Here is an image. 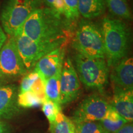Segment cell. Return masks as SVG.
Wrapping results in <instances>:
<instances>
[{
  "mask_svg": "<svg viewBox=\"0 0 133 133\" xmlns=\"http://www.w3.org/2000/svg\"><path fill=\"white\" fill-rule=\"evenodd\" d=\"M66 21L50 8H39L31 13L15 35H22L37 41L66 38Z\"/></svg>",
  "mask_w": 133,
  "mask_h": 133,
  "instance_id": "1",
  "label": "cell"
},
{
  "mask_svg": "<svg viewBox=\"0 0 133 133\" xmlns=\"http://www.w3.org/2000/svg\"><path fill=\"white\" fill-rule=\"evenodd\" d=\"M105 60L109 67H113L127 57L131 44V33L126 23L118 19L106 17L103 19Z\"/></svg>",
  "mask_w": 133,
  "mask_h": 133,
  "instance_id": "2",
  "label": "cell"
},
{
  "mask_svg": "<svg viewBox=\"0 0 133 133\" xmlns=\"http://www.w3.org/2000/svg\"><path fill=\"white\" fill-rule=\"evenodd\" d=\"M72 46L76 53L86 57L105 59L102 26L90 20L83 19L79 23Z\"/></svg>",
  "mask_w": 133,
  "mask_h": 133,
  "instance_id": "3",
  "label": "cell"
},
{
  "mask_svg": "<svg viewBox=\"0 0 133 133\" xmlns=\"http://www.w3.org/2000/svg\"><path fill=\"white\" fill-rule=\"evenodd\" d=\"M74 59L79 81L88 89L103 92L109 83L110 75L106 60L86 57L78 53Z\"/></svg>",
  "mask_w": 133,
  "mask_h": 133,
  "instance_id": "4",
  "label": "cell"
},
{
  "mask_svg": "<svg viewBox=\"0 0 133 133\" xmlns=\"http://www.w3.org/2000/svg\"><path fill=\"white\" fill-rule=\"evenodd\" d=\"M42 0H6L0 13L3 30L14 36L33 11L40 8Z\"/></svg>",
  "mask_w": 133,
  "mask_h": 133,
  "instance_id": "5",
  "label": "cell"
},
{
  "mask_svg": "<svg viewBox=\"0 0 133 133\" xmlns=\"http://www.w3.org/2000/svg\"><path fill=\"white\" fill-rule=\"evenodd\" d=\"M14 36L18 52L28 71L35 67L36 62L53 50L64 45L66 38L49 41H37L22 35Z\"/></svg>",
  "mask_w": 133,
  "mask_h": 133,
  "instance_id": "6",
  "label": "cell"
},
{
  "mask_svg": "<svg viewBox=\"0 0 133 133\" xmlns=\"http://www.w3.org/2000/svg\"><path fill=\"white\" fill-rule=\"evenodd\" d=\"M27 72L18 52L14 36H10L0 49V81L13 80Z\"/></svg>",
  "mask_w": 133,
  "mask_h": 133,
  "instance_id": "7",
  "label": "cell"
},
{
  "mask_svg": "<svg viewBox=\"0 0 133 133\" xmlns=\"http://www.w3.org/2000/svg\"><path fill=\"white\" fill-rule=\"evenodd\" d=\"M110 104L97 94H92L86 97L75 111L74 123L84 121H99L103 119Z\"/></svg>",
  "mask_w": 133,
  "mask_h": 133,
  "instance_id": "8",
  "label": "cell"
},
{
  "mask_svg": "<svg viewBox=\"0 0 133 133\" xmlns=\"http://www.w3.org/2000/svg\"><path fill=\"white\" fill-rule=\"evenodd\" d=\"M81 94L80 81L75 68L69 57L64 60L60 78L61 106L74 102Z\"/></svg>",
  "mask_w": 133,
  "mask_h": 133,
  "instance_id": "9",
  "label": "cell"
},
{
  "mask_svg": "<svg viewBox=\"0 0 133 133\" xmlns=\"http://www.w3.org/2000/svg\"><path fill=\"white\" fill-rule=\"evenodd\" d=\"M65 57V49L62 46L53 50L36 62L34 71L46 81L62 69Z\"/></svg>",
  "mask_w": 133,
  "mask_h": 133,
  "instance_id": "10",
  "label": "cell"
},
{
  "mask_svg": "<svg viewBox=\"0 0 133 133\" xmlns=\"http://www.w3.org/2000/svg\"><path fill=\"white\" fill-rule=\"evenodd\" d=\"M19 89L15 84L0 86V119H11L20 112Z\"/></svg>",
  "mask_w": 133,
  "mask_h": 133,
  "instance_id": "11",
  "label": "cell"
},
{
  "mask_svg": "<svg viewBox=\"0 0 133 133\" xmlns=\"http://www.w3.org/2000/svg\"><path fill=\"white\" fill-rule=\"evenodd\" d=\"M109 77L114 87L133 90V59L126 57L113 66Z\"/></svg>",
  "mask_w": 133,
  "mask_h": 133,
  "instance_id": "12",
  "label": "cell"
},
{
  "mask_svg": "<svg viewBox=\"0 0 133 133\" xmlns=\"http://www.w3.org/2000/svg\"><path fill=\"white\" fill-rule=\"evenodd\" d=\"M111 107L127 121L133 120V90L114 87Z\"/></svg>",
  "mask_w": 133,
  "mask_h": 133,
  "instance_id": "13",
  "label": "cell"
},
{
  "mask_svg": "<svg viewBox=\"0 0 133 133\" xmlns=\"http://www.w3.org/2000/svg\"><path fill=\"white\" fill-rule=\"evenodd\" d=\"M105 8V0H78L79 14L88 20L102 15Z\"/></svg>",
  "mask_w": 133,
  "mask_h": 133,
  "instance_id": "14",
  "label": "cell"
},
{
  "mask_svg": "<svg viewBox=\"0 0 133 133\" xmlns=\"http://www.w3.org/2000/svg\"><path fill=\"white\" fill-rule=\"evenodd\" d=\"M99 122L106 132L115 133L128 121L121 117L111 107L103 119Z\"/></svg>",
  "mask_w": 133,
  "mask_h": 133,
  "instance_id": "15",
  "label": "cell"
},
{
  "mask_svg": "<svg viewBox=\"0 0 133 133\" xmlns=\"http://www.w3.org/2000/svg\"><path fill=\"white\" fill-rule=\"evenodd\" d=\"M105 6L113 16L120 20L132 19L127 0H105Z\"/></svg>",
  "mask_w": 133,
  "mask_h": 133,
  "instance_id": "16",
  "label": "cell"
},
{
  "mask_svg": "<svg viewBox=\"0 0 133 133\" xmlns=\"http://www.w3.org/2000/svg\"><path fill=\"white\" fill-rule=\"evenodd\" d=\"M51 133H75V126L72 119L61 112L57 114L54 122L49 123Z\"/></svg>",
  "mask_w": 133,
  "mask_h": 133,
  "instance_id": "17",
  "label": "cell"
},
{
  "mask_svg": "<svg viewBox=\"0 0 133 133\" xmlns=\"http://www.w3.org/2000/svg\"><path fill=\"white\" fill-rule=\"evenodd\" d=\"M61 71L62 69L45 81V94L47 99L60 105H61L60 102V78Z\"/></svg>",
  "mask_w": 133,
  "mask_h": 133,
  "instance_id": "18",
  "label": "cell"
},
{
  "mask_svg": "<svg viewBox=\"0 0 133 133\" xmlns=\"http://www.w3.org/2000/svg\"><path fill=\"white\" fill-rule=\"evenodd\" d=\"M17 102L19 107L23 108L35 107L43 104L39 97L31 91L19 93Z\"/></svg>",
  "mask_w": 133,
  "mask_h": 133,
  "instance_id": "19",
  "label": "cell"
},
{
  "mask_svg": "<svg viewBox=\"0 0 133 133\" xmlns=\"http://www.w3.org/2000/svg\"><path fill=\"white\" fill-rule=\"evenodd\" d=\"M75 133H107L99 121H84L74 123Z\"/></svg>",
  "mask_w": 133,
  "mask_h": 133,
  "instance_id": "20",
  "label": "cell"
},
{
  "mask_svg": "<svg viewBox=\"0 0 133 133\" xmlns=\"http://www.w3.org/2000/svg\"><path fill=\"white\" fill-rule=\"evenodd\" d=\"M47 8L54 11L58 14L64 17L68 21H72L71 14L63 0H42Z\"/></svg>",
  "mask_w": 133,
  "mask_h": 133,
  "instance_id": "21",
  "label": "cell"
},
{
  "mask_svg": "<svg viewBox=\"0 0 133 133\" xmlns=\"http://www.w3.org/2000/svg\"><path fill=\"white\" fill-rule=\"evenodd\" d=\"M42 110L47 118L49 123L54 122L57 114L62 111V107L60 105H57L52 101L47 99L43 103Z\"/></svg>",
  "mask_w": 133,
  "mask_h": 133,
  "instance_id": "22",
  "label": "cell"
},
{
  "mask_svg": "<svg viewBox=\"0 0 133 133\" xmlns=\"http://www.w3.org/2000/svg\"><path fill=\"white\" fill-rule=\"evenodd\" d=\"M38 77H39V75H38L37 72H36L34 70L29 73V74H25V75L23 78L22 80L21 81L19 93H22L30 91L31 86Z\"/></svg>",
  "mask_w": 133,
  "mask_h": 133,
  "instance_id": "23",
  "label": "cell"
},
{
  "mask_svg": "<svg viewBox=\"0 0 133 133\" xmlns=\"http://www.w3.org/2000/svg\"><path fill=\"white\" fill-rule=\"evenodd\" d=\"M30 91L36 94L43 103L47 100L45 94V81L40 76L33 83L31 86Z\"/></svg>",
  "mask_w": 133,
  "mask_h": 133,
  "instance_id": "24",
  "label": "cell"
},
{
  "mask_svg": "<svg viewBox=\"0 0 133 133\" xmlns=\"http://www.w3.org/2000/svg\"><path fill=\"white\" fill-rule=\"evenodd\" d=\"M70 12L72 20L74 21L79 17L78 9V0H63Z\"/></svg>",
  "mask_w": 133,
  "mask_h": 133,
  "instance_id": "25",
  "label": "cell"
},
{
  "mask_svg": "<svg viewBox=\"0 0 133 133\" xmlns=\"http://www.w3.org/2000/svg\"><path fill=\"white\" fill-rule=\"evenodd\" d=\"M115 133H133L132 121H128Z\"/></svg>",
  "mask_w": 133,
  "mask_h": 133,
  "instance_id": "26",
  "label": "cell"
},
{
  "mask_svg": "<svg viewBox=\"0 0 133 133\" xmlns=\"http://www.w3.org/2000/svg\"><path fill=\"white\" fill-rule=\"evenodd\" d=\"M7 35H6L4 31L3 30L2 26L0 25V49L3 47V46L4 45V43L7 41Z\"/></svg>",
  "mask_w": 133,
  "mask_h": 133,
  "instance_id": "27",
  "label": "cell"
},
{
  "mask_svg": "<svg viewBox=\"0 0 133 133\" xmlns=\"http://www.w3.org/2000/svg\"><path fill=\"white\" fill-rule=\"evenodd\" d=\"M0 133H10L9 125L1 119H0Z\"/></svg>",
  "mask_w": 133,
  "mask_h": 133,
  "instance_id": "28",
  "label": "cell"
},
{
  "mask_svg": "<svg viewBox=\"0 0 133 133\" xmlns=\"http://www.w3.org/2000/svg\"><path fill=\"white\" fill-rule=\"evenodd\" d=\"M0 7H1V0H0Z\"/></svg>",
  "mask_w": 133,
  "mask_h": 133,
  "instance_id": "29",
  "label": "cell"
}]
</instances>
